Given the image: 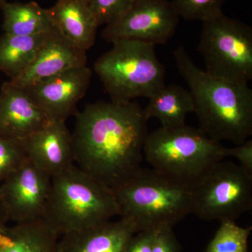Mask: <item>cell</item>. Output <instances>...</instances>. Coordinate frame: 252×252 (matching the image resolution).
Masks as SVG:
<instances>
[{
    "label": "cell",
    "instance_id": "27",
    "mask_svg": "<svg viewBox=\"0 0 252 252\" xmlns=\"http://www.w3.org/2000/svg\"><path fill=\"white\" fill-rule=\"evenodd\" d=\"M156 233L140 231L136 233L131 238L125 252H152Z\"/></svg>",
    "mask_w": 252,
    "mask_h": 252
},
{
    "label": "cell",
    "instance_id": "26",
    "mask_svg": "<svg viewBox=\"0 0 252 252\" xmlns=\"http://www.w3.org/2000/svg\"><path fill=\"white\" fill-rule=\"evenodd\" d=\"M227 157H231L238 159L240 166L252 175V140H247L243 144L237 145L233 148H226Z\"/></svg>",
    "mask_w": 252,
    "mask_h": 252
},
{
    "label": "cell",
    "instance_id": "3",
    "mask_svg": "<svg viewBox=\"0 0 252 252\" xmlns=\"http://www.w3.org/2000/svg\"><path fill=\"white\" fill-rule=\"evenodd\" d=\"M119 215L112 189L77 165L51 177L42 219L59 236L95 226Z\"/></svg>",
    "mask_w": 252,
    "mask_h": 252
},
{
    "label": "cell",
    "instance_id": "18",
    "mask_svg": "<svg viewBox=\"0 0 252 252\" xmlns=\"http://www.w3.org/2000/svg\"><path fill=\"white\" fill-rule=\"evenodd\" d=\"M6 233L7 241L0 252H57L60 236L43 219L15 223Z\"/></svg>",
    "mask_w": 252,
    "mask_h": 252
},
{
    "label": "cell",
    "instance_id": "14",
    "mask_svg": "<svg viewBox=\"0 0 252 252\" xmlns=\"http://www.w3.org/2000/svg\"><path fill=\"white\" fill-rule=\"evenodd\" d=\"M51 121L26 91L6 81L0 89V133L22 142Z\"/></svg>",
    "mask_w": 252,
    "mask_h": 252
},
{
    "label": "cell",
    "instance_id": "9",
    "mask_svg": "<svg viewBox=\"0 0 252 252\" xmlns=\"http://www.w3.org/2000/svg\"><path fill=\"white\" fill-rule=\"evenodd\" d=\"M180 16L167 0H135L130 8L106 25L102 36L114 43L135 41L156 46L175 34Z\"/></svg>",
    "mask_w": 252,
    "mask_h": 252
},
{
    "label": "cell",
    "instance_id": "11",
    "mask_svg": "<svg viewBox=\"0 0 252 252\" xmlns=\"http://www.w3.org/2000/svg\"><path fill=\"white\" fill-rule=\"evenodd\" d=\"M92 74L87 65L81 66L24 89L51 122H66L85 96Z\"/></svg>",
    "mask_w": 252,
    "mask_h": 252
},
{
    "label": "cell",
    "instance_id": "2",
    "mask_svg": "<svg viewBox=\"0 0 252 252\" xmlns=\"http://www.w3.org/2000/svg\"><path fill=\"white\" fill-rule=\"evenodd\" d=\"M189 86L200 127L211 140L243 144L252 135V91L248 84L215 77L199 68L183 46L173 52Z\"/></svg>",
    "mask_w": 252,
    "mask_h": 252
},
{
    "label": "cell",
    "instance_id": "25",
    "mask_svg": "<svg viewBox=\"0 0 252 252\" xmlns=\"http://www.w3.org/2000/svg\"><path fill=\"white\" fill-rule=\"evenodd\" d=\"M181 247L171 228H163L156 233L152 252H181Z\"/></svg>",
    "mask_w": 252,
    "mask_h": 252
},
{
    "label": "cell",
    "instance_id": "8",
    "mask_svg": "<svg viewBox=\"0 0 252 252\" xmlns=\"http://www.w3.org/2000/svg\"><path fill=\"white\" fill-rule=\"evenodd\" d=\"M192 213L205 220H235L252 209V175L220 160L190 187Z\"/></svg>",
    "mask_w": 252,
    "mask_h": 252
},
{
    "label": "cell",
    "instance_id": "19",
    "mask_svg": "<svg viewBox=\"0 0 252 252\" xmlns=\"http://www.w3.org/2000/svg\"><path fill=\"white\" fill-rule=\"evenodd\" d=\"M3 31L6 34L18 36L44 34L54 29L47 9L35 1L6 2L2 9Z\"/></svg>",
    "mask_w": 252,
    "mask_h": 252
},
{
    "label": "cell",
    "instance_id": "4",
    "mask_svg": "<svg viewBox=\"0 0 252 252\" xmlns=\"http://www.w3.org/2000/svg\"><path fill=\"white\" fill-rule=\"evenodd\" d=\"M113 191L120 210L119 217L133 223L137 233L173 228L192 213L188 186L154 169L142 167Z\"/></svg>",
    "mask_w": 252,
    "mask_h": 252
},
{
    "label": "cell",
    "instance_id": "16",
    "mask_svg": "<svg viewBox=\"0 0 252 252\" xmlns=\"http://www.w3.org/2000/svg\"><path fill=\"white\" fill-rule=\"evenodd\" d=\"M53 28L79 49L94 45L99 24L85 0H59L47 9Z\"/></svg>",
    "mask_w": 252,
    "mask_h": 252
},
{
    "label": "cell",
    "instance_id": "23",
    "mask_svg": "<svg viewBox=\"0 0 252 252\" xmlns=\"http://www.w3.org/2000/svg\"><path fill=\"white\" fill-rule=\"evenodd\" d=\"M22 143L0 133V183L27 160Z\"/></svg>",
    "mask_w": 252,
    "mask_h": 252
},
{
    "label": "cell",
    "instance_id": "13",
    "mask_svg": "<svg viewBox=\"0 0 252 252\" xmlns=\"http://www.w3.org/2000/svg\"><path fill=\"white\" fill-rule=\"evenodd\" d=\"M21 143L28 158L51 177L75 165L72 135L65 122H49Z\"/></svg>",
    "mask_w": 252,
    "mask_h": 252
},
{
    "label": "cell",
    "instance_id": "7",
    "mask_svg": "<svg viewBox=\"0 0 252 252\" xmlns=\"http://www.w3.org/2000/svg\"><path fill=\"white\" fill-rule=\"evenodd\" d=\"M206 72L248 84L252 79V29L223 13L203 22L198 44Z\"/></svg>",
    "mask_w": 252,
    "mask_h": 252
},
{
    "label": "cell",
    "instance_id": "22",
    "mask_svg": "<svg viewBox=\"0 0 252 252\" xmlns=\"http://www.w3.org/2000/svg\"><path fill=\"white\" fill-rule=\"evenodd\" d=\"M225 0H172L179 16L185 20L206 21L223 13Z\"/></svg>",
    "mask_w": 252,
    "mask_h": 252
},
{
    "label": "cell",
    "instance_id": "12",
    "mask_svg": "<svg viewBox=\"0 0 252 252\" xmlns=\"http://www.w3.org/2000/svg\"><path fill=\"white\" fill-rule=\"evenodd\" d=\"M84 65H87L86 51L73 44L54 28L46 34L26 72L9 81L17 87L26 89L69 69Z\"/></svg>",
    "mask_w": 252,
    "mask_h": 252
},
{
    "label": "cell",
    "instance_id": "15",
    "mask_svg": "<svg viewBox=\"0 0 252 252\" xmlns=\"http://www.w3.org/2000/svg\"><path fill=\"white\" fill-rule=\"evenodd\" d=\"M137 233L130 220L120 218L61 235L57 252H125Z\"/></svg>",
    "mask_w": 252,
    "mask_h": 252
},
{
    "label": "cell",
    "instance_id": "5",
    "mask_svg": "<svg viewBox=\"0 0 252 252\" xmlns=\"http://www.w3.org/2000/svg\"><path fill=\"white\" fill-rule=\"evenodd\" d=\"M154 170L180 183H195L215 163L226 157V148L201 129L187 126L160 127L149 133L144 146Z\"/></svg>",
    "mask_w": 252,
    "mask_h": 252
},
{
    "label": "cell",
    "instance_id": "1",
    "mask_svg": "<svg viewBox=\"0 0 252 252\" xmlns=\"http://www.w3.org/2000/svg\"><path fill=\"white\" fill-rule=\"evenodd\" d=\"M148 122L135 100L88 104L72 133L76 165L112 190L124 185L142 168Z\"/></svg>",
    "mask_w": 252,
    "mask_h": 252
},
{
    "label": "cell",
    "instance_id": "10",
    "mask_svg": "<svg viewBox=\"0 0 252 252\" xmlns=\"http://www.w3.org/2000/svg\"><path fill=\"white\" fill-rule=\"evenodd\" d=\"M51 177L27 158L0 185V202L9 221L24 223L42 219Z\"/></svg>",
    "mask_w": 252,
    "mask_h": 252
},
{
    "label": "cell",
    "instance_id": "20",
    "mask_svg": "<svg viewBox=\"0 0 252 252\" xmlns=\"http://www.w3.org/2000/svg\"><path fill=\"white\" fill-rule=\"evenodd\" d=\"M46 34L18 36L4 33L0 36V71L10 80L19 77L31 65Z\"/></svg>",
    "mask_w": 252,
    "mask_h": 252
},
{
    "label": "cell",
    "instance_id": "28",
    "mask_svg": "<svg viewBox=\"0 0 252 252\" xmlns=\"http://www.w3.org/2000/svg\"><path fill=\"white\" fill-rule=\"evenodd\" d=\"M9 220L6 216L4 209L0 202V248H2L7 240L8 236L6 234V230H7V223Z\"/></svg>",
    "mask_w": 252,
    "mask_h": 252
},
{
    "label": "cell",
    "instance_id": "21",
    "mask_svg": "<svg viewBox=\"0 0 252 252\" xmlns=\"http://www.w3.org/2000/svg\"><path fill=\"white\" fill-rule=\"evenodd\" d=\"M252 228H243L235 220L220 221L215 236L205 252H248V241Z\"/></svg>",
    "mask_w": 252,
    "mask_h": 252
},
{
    "label": "cell",
    "instance_id": "24",
    "mask_svg": "<svg viewBox=\"0 0 252 252\" xmlns=\"http://www.w3.org/2000/svg\"><path fill=\"white\" fill-rule=\"evenodd\" d=\"M99 26L107 25L130 8L135 0H85Z\"/></svg>",
    "mask_w": 252,
    "mask_h": 252
},
{
    "label": "cell",
    "instance_id": "6",
    "mask_svg": "<svg viewBox=\"0 0 252 252\" xmlns=\"http://www.w3.org/2000/svg\"><path fill=\"white\" fill-rule=\"evenodd\" d=\"M94 64V71L111 100L131 102L147 97L165 85L166 71L156 46L135 41L112 43Z\"/></svg>",
    "mask_w": 252,
    "mask_h": 252
},
{
    "label": "cell",
    "instance_id": "29",
    "mask_svg": "<svg viewBox=\"0 0 252 252\" xmlns=\"http://www.w3.org/2000/svg\"><path fill=\"white\" fill-rule=\"evenodd\" d=\"M6 2H7V0H0V11H1L5 3Z\"/></svg>",
    "mask_w": 252,
    "mask_h": 252
},
{
    "label": "cell",
    "instance_id": "17",
    "mask_svg": "<svg viewBox=\"0 0 252 252\" xmlns=\"http://www.w3.org/2000/svg\"><path fill=\"white\" fill-rule=\"evenodd\" d=\"M144 108L149 120L157 119L162 127H177L185 124L187 114L194 112V103L189 90L176 84L164 86L149 97Z\"/></svg>",
    "mask_w": 252,
    "mask_h": 252
}]
</instances>
